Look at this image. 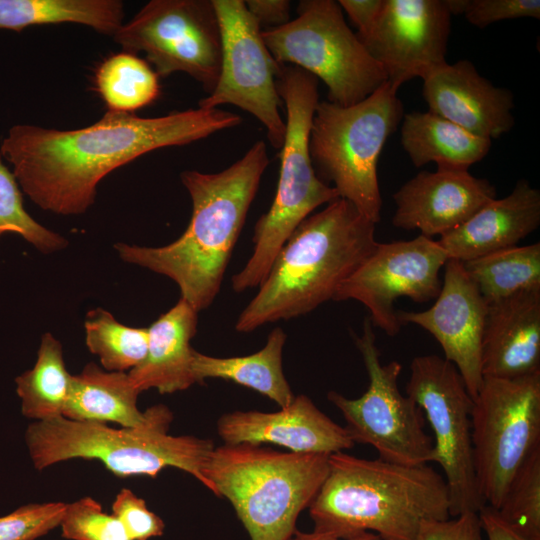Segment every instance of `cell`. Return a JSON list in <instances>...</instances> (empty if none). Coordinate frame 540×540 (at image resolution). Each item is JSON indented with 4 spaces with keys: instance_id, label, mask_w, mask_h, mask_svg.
I'll use <instances>...</instances> for the list:
<instances>
[{
    "instance_id": "5b68a950",
    "label": "cell",
    "mask_w": 540,
    "mask_h": 540,
    "mask_svg": "<svg viewBox=\"0 0 540 540\" xmlns=\"http://www.w3.org/2000/svg\"><path fill=\"white\" fill-rule=\"evenodd\" d=\"M172 420L170 409L161 404L154 406L150 422L138 428L117 429L104 423L59 416L30 424L25 442L38 471L71 459L98 460L120 478L136 475L155 478L164 468L175 467L191 474L210 490L204 472L215 448L213 441L168 434Z\"/></svg>"
},
{
    "instance_id": "74e56055",
    "label": "cell",
    "mask_w": 540,
    "mask_h": 540,
    "mask_svg": "<svg viewBox=\"0 0 540 540\" xmlns=\"http://www.w3.org/2000/svg\"><path fill=\"white\" fill-rule=\"evenodd\" d=\"M417 540H483L478 513L465 512L442 521H426Z\"/></svg>"
},
{
    "instance_id": "d4e9b609",
    "label": "cell",
    "mask_w": 540,
    "mask_h": 540,
    "mask_svg": "<svg viewBox=\"0 0 540 540\" xmlns=\"http://www.w3.org/2000/svg\"><path fill=\"white\" fill-rule=\"evenodd\" d=\"M401 145L415 167L435 162L439 169L468 170L490 150L485 139L430 112L404 114Z\"/></svg>"
},
{
    "instance_id": "d590c367",
    "label": "cell",
    "mask_w": 540,
    "mask_h": 540,
    "mask_svg": "<svg viewBox=\"0 0 540 540\" xmlns=\"http://www.w3.org/2000/svg\"><path fill=\"white\" fill-rule=\"evenodd\" d=\"M112 515L122 524L130 540H149L162 536L164 521L150 511L144 499L128 488L121 489L112 503Z\"/></svg>"
},
{
    "instance_id": "7a4b0ae2",
    "label": "cell",
    "mask_w": 540,
    "mask_h": 540,
    "mask_svg": "<svg viewBox=\"0 0 540 540\" xmlns=\"http://www.w3.org/2000/svg\"><path fill=\"white\" fill-rule=\"evenodd\" d=\"M263 140L228 168L216 173L181 172L192 201V215L183 234L170 244L146 247L118 243L120 258L172 279L181 297L198 313L220 291L261 178L269 165Z\"/></svg>"
},
{
    "instance_id": "4316f807",
    "label": "cell",
    "mask_w": 540,
    "mask_h": 540,
    "mask_svg": "<svg viewBox=\"0 0 540 540\" xmlns=\"http://www.w3.org/2000/svg\"><path fill=\"white\" fill-rule=\"evenodd\" d=\"M74 23L111 36L124 24L120 0H0V29Z\"/></svg>"
},
{
    "instance_id": "ba28073f",
    "label": "cell",
    "mask_w": 540,
    "mask_h": 540,
    "mask_svg": "<svg viewBox=\"0 0 540 540\" xmlns=\"http://www.w3.org/2000/svg\"><path fill=\"white\" fill-rule=\"evenodd\" d=\"M403 116L402 101L388 82L351 106L319 101L313 115L309 154L317 176L375 224L382 208L378 159Z\"/></svg>"
},
{
    "instance_id": "30bf717a",
    "label": "cell",
    "mask_w": 540,
    "mask_h": 540,
    "mask_svg": "<svg viewBox=\"0 0 540 540\" xmlns=\"http://www.w3.org/2000/svg\"><path fill=\"white\" fill-rule=\"evenodd\" d=\"M471 438L480 494L498 509L517 469L540 447V372L483 377L473 400Z\"/></svg>"
},
{
    "instance_id": "d6a6232c",
    "label": "cell",
    "mask_w": 540,
    "mask_h": 540,
    "mask_svg": "<svg viewBox=\"0 0 540 540\" xmlns=\"http://www.w3.org/2000/svg\"><path fill=\"white\" fill-rule=\"evenodd\" d=\"M20 186L0 158V236L15 233L42 253L65 248L67 240L37 222L24 208Z\"/></svg>"
},
{
    "instance_id": "f546056e",
    "label": "cell",
    "mask_w": 540,
    "mask_h": 540,
    "mask_svg": "<svg viewBox=\"0 0 540 540\" xmlns=\"http://www.w3.org/2000/svg\"><path fill=\"white\" fill-rule=\"evenodd\" d=\"M94 85L109 111L134 113L160 95L159 76L145 60L122 51L102 61Z\"/></svg>"
},
{
    "instance_id": "b9f144b4",
    "label": "cell",
    "mask_w": 540,
    "mask_h": 540,
    "mask_svg": "<svg viewBox=\"0 0 540 540\" xmlns=\"http://www.w3.org/2000/svg\"><path fill=\"white\" fill-rule=\"evenodd\" d=\"M289 540H384L379 535L372 532H365L353 536L341 537L330 533L312 531L310 533L300 532L298 530Z\"/></svg>"
},
{
    "instance_id": "7402d4cb",
    "label": "cell",
    "mask_w": 540,
    "mask_h": 540,
    "mask_svg": "<svg viewBox=\"0 0 540 540\" xmlns=\"http://www.w3.org/2000/svg\"><path fill=\"white\" fill-rule=\"evenodd\" d=\"M539 224L540 191L521 179L510 194L487 202L438 243L448 259L466 262L517 246Z\"/></svg>"
},
{
    "instance_id": "8d00e7d4",
    "label": "cell",
    "mask_w": 540,
    "mask_h": 540,
    "mask_svg": "<svg viewBox=\"0 0 540 540\" xmlns=\"http://www.w3.org/2000/svg\"><path fill=\"white\" fill-rule=\"evenodd\" d=\"M463 15L483 29L502 20L530 17L540 19L539 0H466Z\"/></svg>"
},
{
    "instance_id": "1f68e13d",
    "label": "cell",
    "mask_w": 540,
    "mask_h": 540,
    "mask_svg": "<svg viewBox=\"0 0 540 540\" xmlns=\"http://www.w3.org/2000/svg\"><path fill=\"white\" fill-rule=\"evenodd\" d=\"M496 510L528 540H540V447L517 469Z\"/></svg>"
},
{
    "instance_id": "e0dca14e",
    "label": "cell",
    "mask_w": 540,
    "mask_h": 540,
    "mask_svg": "<svg viewBox=\"0 0 540 540\" xmlns=\"http://www.w3.org/2000/svg\"><path fill=\"white\" fill-rule=\"evenodd\" d=\"M488 304L466 273L463 263L448 259L434 304L424 311H397L402 324L428 331L441 345L445 359L455 365L474 400L483 382L481 344Z\"/></svg>"
},
{
    "instance_id": "9c48e42d",
    "label": "cell",
    "mask_w": 540,
    "mask_h": 540,
    "mask_svg": "<svg viewBox=\"0 0 540 540\" xmlns=\"http://www.w3.org/2000/svg\"><path fill=\"white\" fill-rule=\"evenodd\" d=\"M262 38L279 64L321 79L328 101L337 105L356 104L387 82L382 66L347 25L338 1H300L294 20L262 29Z\"/></svg>"
},
{
    "instance_id": "f1b7e54d",
    "label": "cell",
    "mask_w": 540,
    "mask_h": 540,
    "mask_svg": "<svg viewBox=\"0 0 540 540\" xmlns=\"http://www.w3.org/2000/svg\"><path fill=\"white\" fill-rule=\"evenodd\" d=\"M487 304L540 288V243L514 246L462 262Z\"/></svg>"
},
{
    "instance_id": "cb8c5ba5",
    "label": "cell",
    "mask_w": 540,
    "mask_h": 540,
    "mask_svg": "<svg viewBox=\"0 0 540 540\" xmlns=\"http://www.w3.org/2000/svg\"><path fill=\"white\" fill-rule=\"evenodd\" d=\"M139 394L128 373L106 371L88 363L71 376L63 416L75 421L117 423L125 428L143 427L152 419L154 406L141 412L137 407Z\"/></svg>"
},
{
    "instance_id": "603a6c76",
    "label": "cell",
    "mask_w": 540,
    "mask_h": 540,
    "mask_svg": "<svg viewBox=\"0 0 540 540\" xmlns=\"http://www.w3.org/2000/svg\"><path fill=\"white\" fill-rule=\"evenodd\" d=\"M198 312L184 299L162 314L148 328V348L143 361L128 372L141 393L156 389L161 394L183 391L198 383L192 370Z\"/></svg>"
},
{
    "instance_id": "8fae6325",
    "label": "cell",
    "mask_w": 540,
    "mask_h": 540,
    "mask_svg": "<svg viewBox=\"0 0 540 540\" xmlns=\"http://www.w3.org/2000/svg\"><path fill=\"white\" fill-rule=\"evenodd\" d=\"M354 339L368 374V388L355 399L336 391L327 394L342 413L348 435L354 443L375 448L384 461L408 466L428 464L433 439L424 430L420 406L398 388L401 363H381L369 317L364 320L361 336Z\"/></svg>"
},
{
    "instance_id": "9a60e30c",
    "label": "cell",
    "mask_w": 540,
    "mask_h": 540,
    "mask_svg": "<svg viewBox=\"0 0 540 540\" xmlns=\"http://www.w3.org/2000/svg\"><path fill=\"white\" fill-rule=\"evenodd\" d=\"M448 256L438 241L424 235L408 240L378 243L372 253L341 284L333 300H355L369 310L373 326L388 336L400 332L395 301L410 298L426 303L438 296L440 271Z\"/></svg>"
},
{
    "instance_id": "277c9868",
    "label": "cell",
    "mask_w": 540,
    "mask_h": 540,
    "mask_svg": "<svg viewBox=\"0 0 540 540\" xmlns=\"http://www.w3.org/2000/svg\"><path fill=\"white\" fill-rule=\"evenodd\" d=\"M375 231V223L340 197L308 216L278 252L257 294L240 313L236 330L248 333L333 300L377 246Z\"/></svg>"
},
{
    "instance_id": "6da1fadb",
    "label": "cell",
    "mask_w": 540,
    "mask_h": 540,
    "mask_svg": "<svg viewBox=\"0 0 540 540\" xmlns=\"http://www.w3.org/2000/svg\"><path fill=\"white\" fill-rule=\"evenodd\" d=\"M241 122L239 115L219 108L158 117L107 110L79 129L16 124L3 138L0 155L37 206L58 215H79L93 205L98 184L115 169L153 150L187 145Z\"/></svg>"
},
{
    "instance_id": "2e32d148",
    "label": "cell",
    "mask_w": 540,
    "mask_h": 540,
    "mask_svg": "<svg viewBox=\"0 0 540 540\" xmlns=\"http://www.w3.org/2000/svg\"><path fill=\"white\" fill-rule=\"evenodd\" d=\"M451 14L444 0H384L370 31L358 37L398 91L447 63Z\"/></svg>"
},
{
    "instance_id": "836d02e7",
    "label": "cell",
    "mask_w": 540,
    "mask_h": 540,
    "mask_svg": "<svg viewBox=\"0 0 540 540\" xmlns=\"http://www.w3.org/2000/svg\"><path fill=\"white\" fill-rule=\"evenodd\" d=\"M60 527L68 540H130L120 521L89 496L67 503Z\"/></svg>"
},
{
    "instance_id": "e575fe53",
    "label": "cell",
    "mask_w": 540,
    "mask_h": 540,
    "mask_svg": "<svg viewBox=\"0 0 540 540\" xmlns=\"http://www.w3.org/2000/svg\"><path fill=\"white\" fill-rule=\"evenodd\" d=\"M67 503L23 505L0 517V540H36L60 526Z\"/></svg>"
},
{
    "instance_id": "52a82bcc",
    "label": "cell",
    "mask_w": 540,
    "mask_h": 540,
    "mask_svg": "<svg viewBox=\"0 0 540 540\" xmlns=\"http://www.w3.org/2000/svg\"><path fill=\"white\" fill-rule=\"evenodd\" d=\"M276 84L286 107L279 178L269 210L255 224L252 254L232 277L236 293L259 287L299 224L319 206L339 198L337 191L317 176L309 154V133L319 103L318 79L296 66L282 65Z\"/></svg>"
},
{
    "instance_id": "ac0fdd59",
    "label": "cell",
    "mask_w": 540,
    "mask_h": 540,
    "mask_svg": "<svg viewBox=\"0 0 540 540\" xmlns=\"http://www.w3.org/2000/svg\"><path fill=\"white\" fill-rule=\"evenodd\" d=\"M495 198V187L468 170L422 171L394 193L392 224L408 231L419 230L429 238L441 237Z\"/></svg>"
},
{
    "instance_id": "484cf974",
    "label": "cell",
    "mask_w": 540,
    "mask_h": 540,
    "mask_svg": "<svg viewBox=\"0 0 540 540\" xmlns=\"http://www.w3.org/2000/svg\"><path fill=\"white\" fill-rule=\"evenodd\" d=\"M285 342V332L276 327L268 335L265 346L251 355L218 358L194 349L192 370L198 384L207 378L230 380L267 396L284 408L295 397L282 369Z\"/></svg>"
},
{
    "instance_id": "ffe728a7",
    "label": "cell",
    "mask_w": 540,
    "mask_h": 540,
    "mask_svg": "<svg viewBox=\"0 0 540 540\" xmlns=\"http://www.w3.org/2000/svg\"><path fill=\"white\" fill-rule=\"evenodd\" d=\"M217 432L225 444L272 443L297 453L330 455L355 445L345 427L331 420L303 394L277 412L224 414L217 422Z\"/></svg>"
},
{
    "instance_id": "f35d334b",
    "label": "cell",
    "mask_w": 540,
    "mask_h": 540,
    "mask_svg": "<svg viewBox=\"0 0 540 540\" xmlns=\"http://www.w3.org/2000/svg\"><path fill=\"white\" fill-rule=\"evenodd\" d=\"M244 2L261 29L280 27L290 21V1L288 0H246Z\"/></svg>"
},
{
    "instance_id": "60d3db41",
    "label": "cell",
    "mask_w": 540,
    "mask_h": 540,
    "mask_svg": "<svg viewBox=\"0 0 540 540\" xmlns=\"http://www.w3.org/2000/svg\"><path fill=\"white\" fill-rule=\"evenodd\" d=\"M478 517L487 540H528L507 524L498 511L489 505L481 508Z\"/></svg>"
},
{
    "instance_id": "ab89813d",
    "label": "cell",
    "mask_w": 540,
    "mask_h": 540,
    "mask_svg": "<svg viewBox=\"0 0 540 540\" xmlns=\"http://www.w3.org/2000/svg\"><path fill=\"white\" fill-rule=\"evenodd\" d=\"M338 3L356 26L357 37H363L374 25L384 0H340Z\"/></svg>"
},
{
    "instance_id": "7c38bea8",
    "label": "cell",
    "mask_w": 540,
    "mask_h": 540,
    "mask_svg": "<svg viewBox=\"0 0 540 540\" xmlns=\"http://www.w3.org/2000/svg\"><path fill=\"white\" fill-rule=\"evenodd\" d=\"M113 39L125 52H143L159 77L184 72L207 94L217 84L222 37L212 0H151Z\"/></svg>"
},
{
    "instance_id": "4dcf8cb0",
    "label": "cell",
    "mask_w": 540,
    "mask_h": 540,
    "mask_svg": "<svg viewBox=\"0 0 540 540\" xmlns=\"http://www.w3.org/2000/svg\"><path fill=\"white\" fill-rule=\"evenodd\" d=\"M85 342L106 371L125 372L139 365L148 348V328L120 323L102 308L90 310L84 321Z\"/></svg>"
},
{
    "instance_id": "44dd1931",
    "label": "cell",
    "mask_w": 540,
    "mask_h": 540,
    "mask_svg": "<svg viewBox=\"0 0 540 540\" xmlns=\"http://www.w3.org/2000/svg\"><path fill=\"white\" fill-rule=\"evenodd\" d=\"M481 368L505 379L540 372V288L488 304Z\"/></svg>"
},
{
    "instance_id": "8992f818",
    "label": "cell",
    "mask_w": 540,
    "mask_h": 540,
    "mask_svg": "<svg viewBox=\"0 0 540 540\" xmlns=\"http://www.w3.org/2000/svg\"><path fill=\"white\" fill-rule=\"evenodd\" d=\"M328 471V454L239 443L215 447L204 475L210 491L231 502L250 540H289Z\"/></svg>"
},
{
    "instance_id": "3957f363",
    "label": "cell",
    "mask_w": 540,
    "mask_h": 540,
    "mask_svg": "<svg viewBox=\"0 0 540 540\" xmlns=\"http://www.w3.org/2000/svg\"><path fill=\"white\" fill-rule=\"evenodd\" d=\"M314 531L348 537L372 532L384 540H417L426 521L450 518L443 476L428 464L368 460L343 451L308 507Z\"/></svg>"
},
{
    "instance_id": "d6986e66",
    "label": "cell",
    "mask_w": 540,
    "mask_h": 540,
    "mask_svg": "<svg viewBox=\"0 0 540 540\" xmlns=\"http://www.w3.org/2000/svg\"><path fill=\"white\" fill-rule=\"evenodd\" d=\"M422 93L428 112L476 136L499 138L515 124L513 93L493 85L469 60L433 71L423 79Z\"/></svg>"
},
{
    "instance_id": "5bb4252c",
    "label": "cell",
    "mask_w": 540,
    "mask_h": 540,
    "mask_svg": "<svg viewBox=\"0 0 540 540\" xmlns=\"http://www.w3.org/2000/svg\"><path fill=\"white\" fill-rule=\"evenodd\" d=\"M222 37V62L214 90L198 102L212 109L231 104L263 124L272 147L281 149L286 123L277 77L282 64L270 53L262 29L243 0H212Z\"/></svg>"
},
{
    "instance_id": "83f0119b",
    "label": "cell",
    "mask_w": 540,
    "mask_h": 540,
    "mask_svg": "<svg viewBox=\"0 0 540 540\" xmlns=\"http://www.w3.org/2000/svg\"><path fill=\"white\" fill-rule=\"evenodd\" d=\"M71 376L60 341L51 333H44L33 368L15 379L22 414L35 421L63 416Z\"/></svg>"
},
{
    "instance_id": "4fadbf2b",
    "label": "cell",
    "mask_w": 540,
    "mask_h": 540,
    "mask_svg": "<svg viewBox=\"0 0 540 540\" xmlns=\"http://www.w3.org/2000/svg\"><path fill=\"white\" fill-rule=\"evenodd\" d=\"M406 395L422 409L434 432L429 462L438 463L449 492L450 517L478 513L482 498L473 460V399L453 363L438 355L415 357Z\"/></svg>"
}]
</instances>
